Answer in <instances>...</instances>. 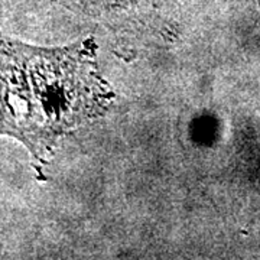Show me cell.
I'll list each match as a JSON object with an SVG mask.
<instances>
[{"instance_id":"cell-1","label":"cell","mask_w":260,"mask_h":260,"mask_svg":"<svg viewBox=\"0 0 260 260\" xmlns=\"http://www.w3.org/2000/svg\"><path fill=\"white\" fill-rule=\"evenodd\" d=\"M113 99L93 39L41 48L0 35V135L26 146L38 174L59 140L103 116Z\"/></svg>"}]
</instances>
